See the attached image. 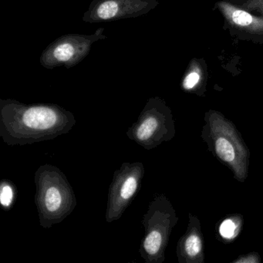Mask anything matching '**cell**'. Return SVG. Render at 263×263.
Masks as SVG:
<instances>
[{
    "label": "cell",
    "mask_w": 263,
    "mask_h": 263,
    "mask_svg": "<svg viewBox=\"0 0 263 263\" xmlns=\"http://www.w3.org/2000/svg\"><path fill=\"white\" fill-rule=\"evenodd\" d=\"M75 124L74 115L57 104L0 101V137L9 146L53 140L68 133Z\"/></svg>",
    "instance_id": "6da1fadb"
},
{
    "label": "cell",
    "mask_w": 263,
    "mask_h": 263,
    "mask_svg": "<svg viewBox=\"0 0 263 263\" xmlns=\"http://www.w3.org/2000/svg\"><path fill=\"white\" fill-rule=\"evenodd\" d=\"M201 138L209 152L230 170L233 178L244 183L249 177L250 151L234 123L218 110H208Z\"/></svg>",
    "instance_id": "7a4b0ae2"
},
{
    "label": "cell",
    "mask_w": 263,
    "mask_h": 263,
    "mask_svg": "<svg viewBox=\"0 0 263 263\" xmlns=\"http://www.w3.org/2000/svg\"><path fill=\"white\" fill-rule=\"evenodd\" d=\"M35 202L42 227L48 229L61 222L74 210V192L58 167L50 164L41 166L35 174Z\"/></svg>",
    "instance_id": "3957f363"
},
{
    "label": "cell",
    "mask_w": 263,
    "mask_h": 263,
    "mask_svg": "<svg viewBox=\"0 0 263 263\" xmlns=\"http://www.w3.org/2000/svg\"><path fill=\"white\" fill-rule=\"evenodd\" d=\"M178 221L176 210L164 195L155 197L143 217L145 235L141 254L146 262L162 263L172 229Z\"/></svg>",
    "instance_id": "277c9868"
},
{
    "label": "cell",
    "mask_w": 263,
    "mask_h": 263,
    "mask_svg": "<svg viewBox=\"0 0 263 263\" xmlns=\"http://www.w3.org/2000/svg\"><path fill=\"white\" fill-rule=\"evenodd\" d=\"M176 134L172 110L161 98L147 101L136 122L129 128L127 135L147 150L170 141Z\"/></svg>",
    "instance_id": "5b68a950"
},
{
    "label": "cell",
    "mask_w": 263,
    "mask_h": 263,
    "mask_svg": "<svg viewBox=\"0 0 263 263\" xmlns=\"http://www.w3.org/2000/svg\"><path fill=\"white\" fill-rule=\"evenodd\" d=\"M104 28L93 34H67L58 38L47 46L41 57V64L49 70L64 67L70 69L82 62L97 41L105 40Z\"/></svg>",
    "instance_id": "8992f818"
},
{
    "label": "cell",
    "mask_w": 263,
    "mask_h": 263,
    "mask_svg": "<svg viewBox=\"0 0 263 263\" xmlns=\"http://www.w3.org/2000/svg\"><path fill=\"white\" fill-rule=\"evenodd\" d=\"M142 163H124L115 172L110 185L105 219L112 222L120 219L135 196L144 176Z\"/></svg>",
    "instance_id": "52a82bcc"
},
{
    "label": "cell",
    "mask_w": 263,
    "mask_h": 263,
    "mask_svg": "<svg viewBox=\"0 0 263 263\" xmlns=\"http://www.w3.org/2000/svg\"><path fill=\"white\" fill-rule=\"evenodd\" d=\"M158 0H93L83 21L89 24L114 22L147 14Z\"/></svg>",
    "instance_id": "ba28073f"
},
{
    "label": "cell",
    "mask_w": 263,
    "mask_h": 263,
    "mask_svg": "<svg viewBox=\"0 0 263 263\" xmlns=\"http://www.w3.org/2000/svg\"><path fill=\"white\" fill-rule=\"evenodd\" d=\"M179 263H204V235L201 221L197 215L189 214V223L176 248Z\"/></svg>",
    "instance_id": "9c48e42d"
},
{
    "label": "cell",
    "mask_w": 263,
    "mask_h": 263,
    "mask_svg": "<svg viewBox=\"0 0 263 263\" xmlns=\"http://www.w3.org/2000/svg\"><path fill=\"white\" fill-rule=\"evenodd\" d=\"M221 13L231 25L252 33L263 34V17H258L227 2L218 4Z\"/></svg>",
    "instance_id": "30bf717a"
},
{
    "label": "cell",
    "mask_w": 263,
    "mask_h": 263,
    "mask_svg": "<svg viewBox=\"0 0 263 263\" xmlns=\"http://www.w3.org/2000/svg\"><path fill=\"white\" fill-rule=\"evenodd\" d=\"M243 226V217L240 214L229 215L220 223L218 233L221 239L231 241L239 235Z\"/></svg>",
    "instance_id": "8fae6325"
},
{
    "label": "cell",
    "mask_w": 263,
    "mask_h": 263,
    "mask_svg": "<svg viewBox=\"0 0 263 263\" xmlns=\"http://www.w3.org/2000/svg\"><path fill=\"white\" fill-rule=\"evenodd\" d=\"M14 198V191L10 183L2 181L0 186V203L3 207L10 208Z\"/></svg>",
    "instance_id": "7c38bea8"
},
{
    "label": "cell",
    "mask_w": 263,
    "mask_h": 263,
    "mask_svg": "<svg viewBox=\"0 0 263 263\" xmlns=\"http://www.w3.org/2000/svg\"><path fill=\"white\" fill-rule=\"evenodd\" d=\"M201 80V73L198 70H192L187 73L182 82V87L184 90L192 91L198 87Z\"/></svg>",
    "instance_id": "4fadbf2b"
},
{
    "label": "cell",
    "mask_w": 263,
    "mask_h": 263,
    "mask_svg": "<svg viewBox=\"0 0 263 263\" xmlns=\"http://www.w3.org/2000/svg\"><path fill=\"white\" fill-rule=\"evenodd\" d=\"M261 261V256L256 252H249L245 255H239L232 263H260Z\"/></svg>",
    "instance_id": "5bb4252c"
},
{
    "label": "cell",
    "mask_w": 263,
    "mask_h": 263,
    "mask_svg": "<svg viewBox=\"0 0 263 263\" xmlns=\"http://www.w3.org/2000/svg\"><path fill=\"white\" fill-rule=\"evenodd\" d=\"M244 7L246 10L263 15V0H248L244 4Z\"/></svg>",
    "instance_id": "9a60e30c"
}]
</instances>
